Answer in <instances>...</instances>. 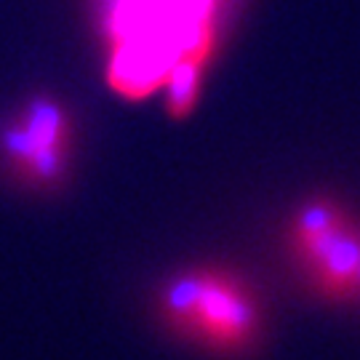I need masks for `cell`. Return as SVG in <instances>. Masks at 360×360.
Masks as SVG:
<instances>
[{"label": "cell", "instance_id": "277c9868", "mask_svg": "<svg viewBox=\"0 0 360 360\" xmlns=\"http://www.w3.org/2000/svg\"><path fill=\"white\" fill-rule=\"evenodd\" d=\"M72 110L53 94H35L0 123V163L16 184L35 193L65 187L75 163Z\"/></svg>", "mask_w": 360, "mask_h": 360}, {"label": "cell", "instance_id": "6da1fadb", "mask_svg": "<svg viewBox=\"0 0 360 360\" xmlns=\"http://www.w3.org/2000/svg\"><path fill=\"white\" fill-rule=\"evenodd\" d=\"M232 0H102L104 75L126 99L163 96L187 117L203 94Z\"/></svg>", "mask_w": 360, "mask_h": 360}, {"label": "cell", "instance_id": "3957f363", "mask_svg": "<svg viewBox=\"0 0 360 360\" xmlns=\"http://www.w3.org/2000/svg\"><path fill=\"white\" fill-rule=\"evenodd\" d=\"M283 254L309 296L360 309V214L334 195H307L283 224Z\"/></svg>", "mask_w": 360, "mask_h": 360}, {"label": "cell", "instance_id": "7a4b0ae2", "mask_svg": "<svg viewBox=\"0 0 360 360\" xmlns=\"http://www.w3.org/2000/svg\"><path fill=\"white\" fill-rule=\"evenodd\" d=\"M155 318L179 342L214 358L254 352L267 328L254 283L219 262H198L171 272L155 291Z\"/></svg>", "mask_w": 360, "mask_h": 360}]
</instances>
